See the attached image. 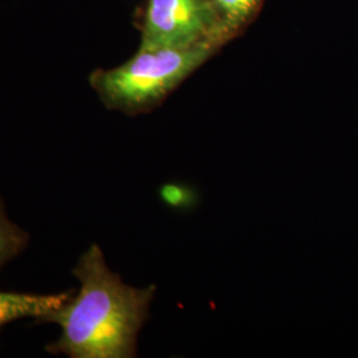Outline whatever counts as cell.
<instances>
[{"label": "cell", "instance_id": "1", "mask_svg": "<svg viewBox=\"0 0 358 358\" xmlns=\"http://www.w3.org/2000/svg\"><path fill=\"white\" fill-rule=\"evenodd\" d=\"M73 275L80 289L41 320L57 324L60 337L47 346L71 358H133L138 334L150 317L157 287L136 288L109 268L99 244L78 259Z\"/></svg>", "mask_w": 358, "mask_h": 358}, {"label": "cell", "instance_id": "2", "mask_svg": "<svg viewBox=\"0 0 358 358\" xmlns=\"http://www.w3.org/2000/svg\"><path fill=\"white\" fill-rule=\"evenodd\" d=\"M223 47L201 43L190 47L140 45L129 60L115 68H99L90 85L109 110L136 117L153 112L189 77Z\"/></svg>", "mask_w": 358, "mask_h": 358}, {"label": "cell", "instance_id": "3", "mask_svg": "<svg viewBox=\"0 0 358 358\" xmlns=\"http://www.w3.org/2000/svg\"><path fill=\"white\" fill-rule=\"evenodd\" d=\"M143 47L229 44L211 0H148L142 13Z\"/></svg>", "mask_w": 358, "mask_h": 358}, {"label": "cell", "instance_id": "4", "mask_svg": "<svg viewBox=\"0 0 358 358\" xmlns=\"http://www.w3.org/2000/svg\"><path fill=\"white\" fill-rule=\"evenodd\" d=\"M72 292L38 294H16L0 291V328L22 319L41 320L44 316L62 307L71 299Z\"/></svg>", "mask_w": 358, "mask_h": 358}, {"label": "cell", "instance_id": "5", "mask_svg": "<svg viewBox=\"0 0 358 358\" xmlns=\"http://www.w3.org/2000/svg\"><path fill=\"white\" fill-rule=\"evenodd\" d=\"M229 41L238 38L255 20L266 0H211Z\"/></svg>", "mask_w": 358, "mask_h": 358}, {"label": "cell", "instance_id": "6", "mask_svg": "<svg viewBox=\"0 0 358 358\" xmlns=\"http://www.w3.org/2000/svg\"><path fill=\"white\" fill-rule=\"evenodd\" d=\"M27 243L28 234L10 220L0 199V269L19 255Z\"/></svg>", "mask_w": 358, "mask_h": 358}]
</instances>
